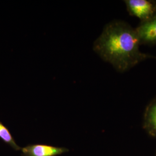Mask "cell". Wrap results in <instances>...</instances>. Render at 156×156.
<instances>
[{"label": "cell", "mask_w": 156, "mask_h": 156, "mask_svg": "<svg viewBox=\"0 0 156 156\" xmlns=\"http://www.w3.org/2000/svg\"><path fill=\"white\" fill-rule=\"evenodd\" d=\"M135 28L122 20L108 23L95 41L93 50L105 62L119 73H125L140 62L151 58L142 52Z\"/></svg>", "instance_id": "1"}, {"label": "cell", "mask_w": 156, "mask_h": 156, "mask_svg": "<svg viewBox=\"0 0 156 156\" xmlns=\"http://www.w3.org/2000/svg\"><path fill=\"white\" fill-rule=\"evenodd\" d=\"M128 13L139 19L140 22L149 20L156 13V1L125 0Z\"/></svg>", "instance_id": "2"}, {"label": "cell", "mask_w": 156, "mask_h": 156, "mask_svg": "<svg viewBox=\"0 0 156 156\" xmlns=\"http://www.w3.org/2000/svg\"><path fill=\"white\" fill-rule=\"evenodd\" d=\"M23 156H57L68 151L66 147L34 144L21 148Z\"/></svg>", "instance_id": "3"}, {"label": "cell", "mask_w": 156, "mask_h": 156, "mask_svg": "<svg viewBox=\"0 0 156 156\" xmlns=\"http://www.w3.org/2000/svg\"><path fill=\"white\" fill-rule=\"evenodd\" d=\"M141 45H156V13L149 20L135 28Z\"/></svg>", "instance_id": "4"}, {"label": "cell", "mask_w": 156, "mask_h": 156, "mask_svg": "<svg viewBox=\"0 0 156 156\" xmlns=\"http://www.w3.org/2000/svg\"><path fill=\"white\" fill-rule=\"evenodd\" d=\"M144 126L151 134L156 135V99L153 101L146 108Z\"/></svg>", "instance_id": "5"}, {"label": "cell", "mask_w": 156, "mask_h": 156, "mask_svg": "<svg viewBox=\"0 0 156 156\" xmlns=\"http://www.w3.org/2000/svg\"><path fill=\"white\" fill-rule=\"evenodd\" d=\"M0 138L6 144L10 145L15 151H20L21 147L17 145L9 129L0 122Z\"/></svg>", "instance_id": "6"}]
</instances>
